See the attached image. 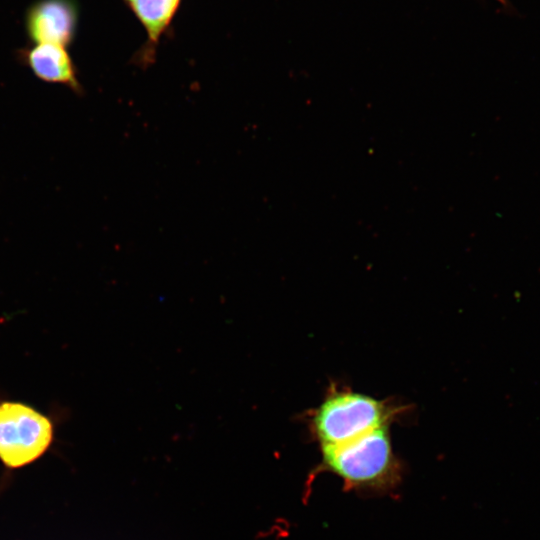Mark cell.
Masks as SVG:
<instances>
[{
  "label": "cell",
  "mask_w": 540,
  "mask_h": 540,
  "mask_svg": "<svg viewBox=\"0 0 540 540\" xmlns=\"http://www.w3.org/2000/svg\"><path fill=\"white\" fill-rule=\"evenodd\" d=\"M388 428L380 427L341 445L321 449V462L314 475L331 473L342 480L346 490L356 492L395 489L403 469Z\"/></svg>",
  "instance_id": "6da1fadb"
},
{
  "label": "cell",
  "mask_w": 540,
  "mask_h": 540,
  "mask_svg": "<svg viewBox=\"0 0 540 540\" xmlns=\"http://www.w3.org/2000/svg\"><path fill=\"white\" fill-rule=\"evenodd\" d=\"M394 413L384 401L372 396L350 390H335L313 410L309 427L320 449H325L389 426Z\"/></svg>",
  "instance_id": "7a4b0ae2"
},
{
  "label": "cell",
  "mask_w": 540,
  "mask_h": 540,
  "mask_svg": "<svg viewBox=\"0 0 540 540\" xmlns=\"http://www.w3.org/2000/svg\"><path fill=\"white\" fill-rule=\"evenodd\" d=\"M53 420L21 401L0 400V462L9 470L39 460L54 441Z\"/></svg>",
  "instance_id": "3957f363"
},
{
  "label": "cell",
  "mask_w": 540,
  "mask_h": 540,
  "mask_svg": "<svg viewBox=\"0 0 540 540\" xmlns=\"http://www.w3.org/2000/svg\"><path fill=\"white\" fill-rule=\"evenodd\" d=\"M78 7L74 0H38L27 10L26 32L35 44L66 47L76 33Z\"/></svg>",
  "instance_id": "277c9868"
},
{
  "label": "cell",
  "mask_w": 540,
  "mask_h": 540,
  "mask_svg": "<svg viewBox=\"0 0 540 540\" xmlns=\"http://www.w3.org/2000/svg\"><path fill=\"white\" fill-rule=\"evenodd\" d=\"M19 55V59L39 79L48 83L65 85L75 92L80 91L81 86L74 63L64 46L35 44L21 50Z\"/></svg>",
  "instance_id": "5b68a950"
},
{
  "label": "cell",
  "mask_w": 540,
  "mask_h": 540,
  "mask_svg": "<svg viewBox=\"0 0 540 540\" xmlns=\"http://www.w3.org/2000/svg\"><path fill=\"white\" fill-rule=\"evenodd\" d=\"M146 31L147 42L138 54L143 65L154 59L155 48L170 26L181 0H123Z\"/></svg>",
  "instance_id": "8992f818"
},
{
  "label": "cell",
  "mask_w": 540,
  "mask_h": 540,
  "mask_svg": "<svg viewBox=\"0 0 540 540\" xmlns=\"http://www.w3.org/2000/svg\"><path fill=\"white\" fill-rule=\"evenodd\" d=\"M498 1H500L501 3H504V2H505V0H498Z\"/></svg>",
  "instance_id": "52a82bcc"
}]
</instances>
